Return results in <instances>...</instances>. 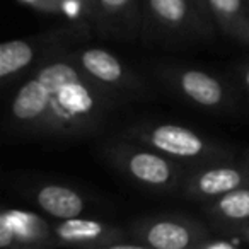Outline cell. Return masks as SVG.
<instances>
[{
	"mask_svg": "<svg viewBox=\"0 0 249 249\" xmlns=\"http://www.w3.org/2000/svg\"><path fill=\"white\" fill-rule=\"evenodd\" d=\"M124 99L90 82L69 52L36 67L12 96L7 132L26 139L97 133Z\"/></svg>",
	"mask_w": 249,
	"mask_h": 249,
	"instance_id": "6da1fadb",
	"label": "cell"
},
{
	"mask_svg": "<svg viewBox=\"0 0 249 249\" xmlns=\"http://www.w3.org/2000/svg\"><path fill=\"white\" fill-rule=\"evenodd\" d=\"M106 160L132 183L154 193L179 191L191 167L137 140H114L104 147Z\"/></svg>",
	"mask_w": 249,
	"mask_h": 249,
	"instance_id": "7a4b0ae2",
	"label": "cell"
},
{
	"mask_svg": "<svg viewBox=\"0 0 249 249\" xmlns=\"http://www.w3.org/2000/svg\"><path fill=\"white\" fill-rule=\"evenodd\" d=\"M89 36L86 21H70L67 26L35 36L9 39L0 45V80L7 86L18 77L31 73L36 67L70 52V45Z\"/></svg>",
	"mask_w": 249,
	"mask_h": 249,
	"instance_id": "3957f363",
	"label": "cell"
},
{
	"mask_svg": "<svg viewBox=\"0 0 249 249\" xmlns=\"http://www.w3.org/2000/svg\"><path fill=\"white\" fill-rule=\"evenodd\" d=\"M126 137L190 167L232 159L224 145L179 123L160 121L133 124Z\"/></svg>",
	"mask_w": 249,
	"mask_h": 249,
	"instance_id": "277c9868",
	"label": "cell"
},
{
	"mask_svg": "<svg viewBox=\"0 0 249 249\" xmlns=\"http://www.w3.org/2000/svg\"><path fill=\"white\" fill-rule=\"evenodd\" d=\"M69 56L90 82L121 99H137L149 94V87L142 77L107 50L79 46L70 50Z\"/></svg>",
	"mask_w": 249,
	"mask_h": 249,
	"instance_id": "5b68a950",
	"label": "cell"
},
{
	"mask_svg": "<svg viewBox=\"0 0 249 249\" xmlns=\"http://www.w3.org/2000/svg\"><path fill=\"white\" fill-rule=\"evenodd\" d=\"M128 235L143 249H198L210 232L196 218L184 215H150L133 220Z\"/></svg>",
	"mask_w": 249,
	"mask_h": 249,
	"instance_id": "8992f818",
	"label": "cell"
},
{
	"mask_svg": "<svg viewBox=\"0 0 249 249\" xmlns=\"http://www.w3.org/2000/svg\"><path fill=\"white\" fill-rule=\"evenodd\" d=\"M166 84L201 109L222 111L234 103V94L217 75L195 67H167L160 72Z\"/></svg>",
	"mask_w": 249,
	"mask_h": 249,
	"instance_id": "52a82bcc",
	"label": "cell"
},
{
	"mask_svg": "<svg viewBox=\"0 0 249 249\" xmlns=\"http://www.w3.org/2000/svg\"><path fill=\"white\" fill-rule=\"evenodd\" d=\"M244 184H249V169L244 162L217 160L191 167L178 193L186 200L207 203Z\"/></svg>",
	"mask_w": 249,
	"mask_h": 249,
	"instance_id": "ba28073f",
	"label": "cell"
},
{
	"mask_svg": "<svg viewBox=\"0 0 249 249\" xmlns=\"http://www.w3.org/2000/svg\"><path fill=\"white\" fill-rule=\"evenodd\" d=\"M55 237L58 246L86 249H143L139 242L130 239L128 231L120 229L109 222L97 218L73 217L55 222Z\"/></svg>",
	"mask_w": 249,
	"mask_h": 249,
	"instance_id": "9c48e42d",
	"label": "cell"
},
{
	"mask_svg": "<svg viewBox=\"0 0 249 249\" xmlns=\"http://www.w3.org/2000/svg\"><path fill=\"white\" fill-rule=\"evenodd\" d=\"M0 246L4 249L58 248L55 224L22 208H4L0 213Z\"/></svg>",
	"mask_w": 249,
	"mask_h": 249,
	"instance_id": "30bf717a",
	"label": "cell"
},
{
	"mask_svg": "<svg viewBox=\"0 0 249 249\" xmlns=\"http://www.w3.org/2000/svg\"><path fill=\"white\" fill-rule=\"evenodd\" d=\"M150 21L162 31L183 38H208L210 18L198 9L193 0H145Z\"/></svg>",
	"mask_w": 249,
	"mask_h": 249,
	"instance_id": "8fae6325",
	"label": "cell"
},
{
	"mask_svg": "<svg viewBox=\"0 0 249 249\" xmlns=\"http://www.w3.org/2000/svg\"><path fill=\"white\" fill-rule=\"evenodd\" d=\"M35 205L55 220L80 217L87 212V201L80 191L65 184H41L31 193Z\"/></svg>",
	"mask_w": 249,
	"mask_h": 249,
	"instance_id": "7c38bea8",
	"label": "cell"
},
{
	"mask_svg": "<svg viewBox=\"0 0 249 249\" xmlns=\"http://www.w3.org/2000/svg\"><path fill=\"white\" fill-rule=\"evenodd\" d=\"M205 215L222 232L234 231L241 225L249 224V184L207 201Z\"/></svg>",
	"mask_w": 249,
	"mask_h": 249,
	"instance_id": "4fadbf2b",
	"label": "cell"
},
{
	"mask_svg": "<svg viewBox=\"0 0 249 249\" xmlns=\"http://www.w3.org/2000/svg\"><path fill=\"white\" fill-rule=\"evenodd\" d=\"M217 28L234 41L249 45V4L246 0H207Z\"/></svg>",
	"mask_w": 249,
	"mask_h": 249,
	"instance_id": "5bb4252c",
	"label": "cell"
},
{
	"mask_svg": "<svg viewBox=\"0 0 249 249\" xmlns=\"http://www.w3.org/2000/svg\"><path fill=\"white\" fill-rule=\"evenodd\" d=\"M96 19L103 28L124 36L135 33L140 21L139 0H94Z\"/></svg>",
	"mask_w": 249,
	"mask_h": 249,
	"instance_id": "9a60e30c",
	"label": "cell"
},
{
	"mask_svg": "<svg viewBox=\"0 0 249 249\" xmlns=\"http://www.w3.org/2000/svg\"><path fill=\"white\" fill-rule=\"evenodd\" d=\"M67 5V18L70 21H94L96 7L94 0H63Z\"/></svg>",
	"mask_w": 249,
	"mask_h": 249,
	"instance_id": "2e32d148",
	"label": "cell"
},
{
	"mask_svg": "<svg viewBox=\"0 0 249 249\" xmlns=\"http://www.w3.org/2000/svg\"><path fill=\"white\" fill-rule=\"evenodd\" d=\"M18 2L35 9V11H38V12L67 18V5L63 0H18Z\"/></svg>",
	"mask_w": 249,
	"mask_h": 249,
	"instance_id": "e0dca14e",
	"label": "cell"
},
{
	"mask_svg": "<svg viewBox=\"0 0 249 249\" xmlns=\"http://www.w3.org/2000/svg\"><path fill=\"white\" fill-rule=\"evenodd\" d=\"M222 234H231V235H237L242 242H248L249 244V224L241 225V227L234 229V231H227V232H222Z\"/></svg>",
	"mask_w": 249,
	"mask_h": 249,
	"instance_id": "ac0fdd59",
	"label": "cell"
},
{
	"mask_svg": "<svg viewBox=\"0 0 249 249\" xmlns=\"http://www.w3.org/2000/svg\"><path fill=\"white\" fill-rule=\"evenodd\" d=\"M239 80H241L242 87H244L246 90H249V63L248 65H242L241 69H239Z\"/></svg>",
	"mask_w": 249,
	"mask_h": 249,
	"instance_id": "d6986e66",
	"label": "cell"
},
{
	"mask_svg": "<svg viewBox=\"0 0 249 249\" xmlns=\"http://www.w3.org/2000/svg\"><path fill=\"white\" fill-rule=\"evenodd\" d=\"M193 2L198 5V9H200V11L203 12L205 16H208V18H210V14H208V7H207V0H193Z\"/></svg>",
	"mask_w": 249,
	"mask_h": 249,
	"instance_id": "ffe728a7",
	"label": "cell"
},
{
	"mask_svg": "<svg viewBox=\"0 0 249 249\" xmlns=\"http://www.w3.org/2000/svg\"><path fill=\"white\" fill-rule=\"evenodd\" d=\"M244 164H246V166H248V169H249V156H248V157H246V159H244Z\"/></svg>",
	"mask_w": 249,
	"mask_h": 249,
	"instance_id": "44dd1931",
	"label": "cell"
},
{
	"mask_svg": "<svg viewBox=\"0 0 249 249\" xmlns=\"http://www.w3.org/2000/svg\"><path fill=\"white\" fill-rule=\"evenodd\" d=\"M248 4H249V0H248Z\"/></svg>",
	"mask_w": 249,
	"mask_h": 249,
	"instance_id": "7402d4cb",
	"label": "cell"
}]
</instances>
